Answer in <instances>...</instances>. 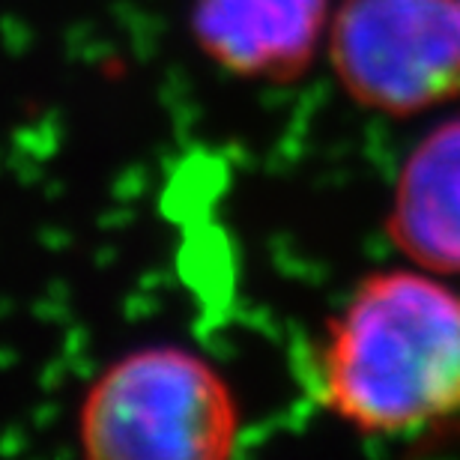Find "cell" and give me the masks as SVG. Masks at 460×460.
Returning a JSON list of instances; mask_svg holds the SVG:
<instances>
[{
    "label": "cell",
    "mask_w": 460,
    "mask_h": 460,
    "mask_svg": "<svg viewBox=\"0 0 460 460\" xmlns=\"http://www.w3.org/2000/svg\"><path fill=\"white\" fill-rule=\"evenodd\" d=\"M329 0H195L191 36L248 81H296L329 36Z\"/></svg>",
    "instance_id": "4"
},
{
    "label": "cell",
    "mask_w": 460,
    "mask_h": 460,
    "mask_svg": "<svg viewBox=\"0 0 460 460\" xmlns=\"http://www.w3.org/2000/svg\"><path fill=\"white\" fill-rule=\"evenodd\" d=\"M239 403L204 356L153 344L108 365L78 412L96 460H222L236 452Z\"/></svg>",
    "instance_id": "2"
},
{
    "label": "cell",
    "mask_w": 460,
    "mask_h": 460,
    "mask_svg": "<svg viewBox=\"0 0 460 460\" xmlns=\"http://www.w3.org/2000/svg\"><path fill=\"white\" fill-rule=\"evenodd\" d=\"M326 49L353 102L421 114L460 96V0H344Z\"/></svg>",
    "instance_id": "3"
},
{
    "label": "cell",
    "mask_w": 460,
    "mask_h": 460,
    "mask_svg": "<svg viewBox=\"0 0 460 460\" xmlns=\"http://www.w3.org/2000/svg\"><path fill=\"white\" fill-rule=\"evenodd\" d=\"M320 394L362 434L460 419V293L419 266L362 279L326 326Z\"/></svg>",
    "instance_id": "1"
},
{
    "label": "cell",
    "mask_w": 460,
    "mask_h": 460,
    "mask_svg": "<svg viewBox=\"0 0 460 460\" xmlns=\"http://www.w3.org/2000/svg\"><path fill=\"white\" fill-rule=\"evenodd\" d=\"M385 230L412 266L460 275V117L430 128L403 159Z\"/></svg>",
    "instance_id": "5"
}]
</instances>
